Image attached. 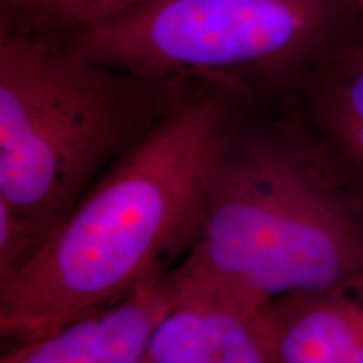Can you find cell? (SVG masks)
Returning <instances> with one entry per match:
<instances>
[{"instance_id":"cell-6","label":"cell","mask_w":363,"mask_h":363,"mask_svg":"<svg viewBox=\"0 0 363 363\" xmlns=\"http://www.w3.org/2000/svg\"><path fill=\"white\" fill-rule=\"evenodd\" d=\"M174 303L163 274L128 298L16 343L0 363H143L148 340Z\"/></svg>"},{"instance_id":"cell-3","label":"cell","mask_w":363,"mask_h":363,"mask_svg":"<svg viewBox=\"0 0 363 363\" xmlns=\"http://www.w3.org/2000/svg\"><path fill=\"white\" fill-rule=\"evenodd\" d=\"M199 84L0 33V279Z\"/></svg>"},{"instance_id":"cell-9","label":"cell","mask_w":363,"mask_h":363,"mask_svg":"<svg viewBox=\"0 0 363 363\" xmlns=\"http://www.w3.org/2000/svg\"><path fill=\"white\" fill-rule=\"evenodd\" d=\"M360 4H362V7H363V0H360Z\"/></svg>"},{"instance_id":"cell-2","label":"cell","mask_w":363,"mask_h":363,"mask_svg":"<svg viewBox=\"0 0 363 363\" xmlns=\"http://www.w3.org/2000/svg\"><path fill=\"white\" fill-rule=\"evenodd\" d=\"M239 113L197 239L169 271L175 293L254 308L363 283V212L301 116L249 126Z\"/></svg>"},{"instance_id":"cell-8","label":"cell","mask_w":363,"mask_h":363,"mask_svg":"<svg viewBox=\"0 0 363 363\" xmlns=\"http://www.w3.org/2000/svg\"><path fill=\"white\" fill-rule=\"evenodd\" d=\"M126 2H128V6H126V7H130V6H133V4H136V2H142V0H126Z\"/></svg>"},{"instance_id":"cell-1","label":"cell","mask_w":363,"mask_h":363,"mask_svg":"<svg viewBox=\"0 0 363 363\" xmlns=\"http://www.w3.org/2000/svg\"><path fill=\"white\" fill-rule=\"evenodd\" d=\"M244 96L199 84L0 279V331L13 345L115 305L167 274L202 225L217 162Z\"/></svg>"},{"instance_id":"cell-4","label":"cell","mask_w":363,"mask_h":363,"mask_svg":"<svg viewBox=\"0 0 363 363\" xmlns=\"http://www.w3.org/2000/svg\"><path fill=\"white\" fill-rule=\"evenodd\" d=\"M57 40L140 76L294 98L313 72L363 44L360 0H142Z\"/></svg>"},{"instance_id":"cell-7","label":"cell","mask_w":363,"mask_h":363,"mask_svg":"<svg viewBox=\"0 0 363 363\" xmlns=\"http://www.w3.org/2000/svg\"><path fill=\"white\" fill-rule=\"evenodd\" d=\"M293 99L333 174L350 177L363 212V44L313 72Z\"/></svg>"},{"instance_id":"cell-5","label":"cell","mask_w":363,"mask_h":363,"mask_svg":"<svg viewBox=\"0 0 363 363\" xmlns=\"http://www.w3.org/2000/svg\"><path fill=\"white\" fill-rule=\"evenodd\" d=\"M143 363H274L269 315L266 308L174 291Z\"/></svg>"}]
</instances>
